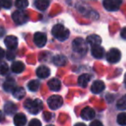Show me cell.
<instances>
[{
	"label": "cell",
	"mask_w": 126,
	"mask_h": 126,
	"mask_svg": "<svg viewBox=\"0 0 126 126\" xmlns=\"http://www.w3.org/2000/svg\"><path fill=\"white\" fill-rule=\"evenodd\" d=\"M24 107L28 110L30 113L35 115V114L39 113L42 109V102L40 99L36 98V99H27L24 102Z\"/></svg>",
	"instance_id": "cell-1"
},
{
	"label": "cell",
	"mask_w": 126,
	"mask_h": 126,
	"mask_svg": "<svg viewBox=\"0 0 126 126\" xmlns=\"http://www.w3.org/2000/svg\"><path fill=\"white\" fill-rule=\"evenodd\" d=\"M52 35L59 41H65L69 36V30L62 24H56L52 29Z\"/></svg>",
	"instance_id": "cell-2"
},
{
	"label": "cell",
	"mask_w": 126,
	"mask_h": 126,
	"mask_svg": "<svg viewBox=\"0 0 126 126\" xmlns=\"http://www.w3.org/2000/svg\"><path fill=\"white\" fill-rule=\"evenodd\" d=\"M73 49L74 52L78 53L80 54H86L87 52V42L86 41H85L83 38H76L73 42Z\"/></svg>",
	"instance_id": "cell-3"
},
{
	"label": "cell",
	"mask_w": 126,
	"mask_h": 126,
	"mask_svg": "<svg viewBox=\"0 0 126 126\" xmlns=\"http://www.w3.org/2000/svg\"><path fill=\"white\" fill-rule=\"evenodd\" d=\"M63 105V98L59 95H53L47 99V105L52 110H56Z\"/></svg>",
	"instance_id": "cell-4"
},
{
	"label": "cell",
	"mask_w": 126,
	"mask_h": 126,
	"mask_svg": "<svg viewBox=\"0 0 126 126\" xmlns=\"http://www.w3.org/2000/svg\"><path fill=\"white\" fill-rule=\"evenodd\" d=\"M12 19L16 24H24L28 21V15L23 11H16L12 14Z\"/></svg>",
	"instance_id": "cell-5"
},
{
	"label": "cell",
	"mask_w": 126,
	"mask_h": 126,
	"mask_svg": "<svg viewBox=\"0 0 126 126\" xmlns=\"http://www.w3.org/2000/svg\"><path fill=\"white\" fill-rule=\"evenodd\" d=\"M121 59V52L117 48H111L106 54V60L110 63H117Z\"/></svg>",
	"instance_id": "cell-6"
},
{
	"label": "cell",
	"mask_w": 126,
	"mask_h": 126,
	"mask_svg": "<svg viewBox=\"0 0 126 126\" xmlns=\"http://www.w3.org/2000/svg\"><path fill=\"white\" fill-rule=\"evenodd\" d=\"M122 1L120 0H105L104 1V7L108 11H118Z\"/></svg>",
	"instance_id": "cell-7"
},
{
	"label": "cell",
	"mask_w": 126,
	"mask_h": 126,
	"mask_svg": "<svg viewBox=\"0 0 126 126\" xmlns=\"http://www.w3.org/2000/svg\"><path fill=\"white\" fill-rule=\"evenodd\" d=\"M34 42L39 47H42L45 46L47 42V35L42 32H36L34 35Z\"/></svg>",
	"instance_id": "cell-8"
},
{
	"label": "cell",
	"mask_w": 126,
	"mask_h": 126,
	"mask_svg": "<svg viewBox=\"0 0 126 126\" xmlns=\"http://www.w3.org/2000/svg\"><path fill=\"white\" fill-rule=\"evenodd\" d=\"M4 44H5V46L10 50H14V49H16V47H17L18 40L14 35H8V36L4 39Z\"/></svg>",
	"instance_id": "cell-9"
},
{
	"label": "cell",
	"mask_w": 126,
	"mask_h": 126,
	"mask_svg": "<svg viewBox=\"0 0 126 126\" xmlns=\"http://www.w3.org/2000/svg\"><path fill=\"white\" fill-rule=\"evenodd\" d=\"M80 117H81V118H83L84 120L89 121L95 117V111L91 107H89V106L85 107V108L81 110Z\"/></svg>",
	"instance_id": "cell-10"
},
{
	"label": "cell",
	"mask_w": 126,
	"mask_h": 126,
	"mask_svg": "<svg viewBox=\"0 0 126 126\" xmlns=\"http://www.w3.org/2000/svg\"><path fill=\"white\" fill-rule=\"evenodd\" d=\"M105 87V83L102 80H95L91 86V91L94 94H98V93H100L101 92H103Z\"/></svg>",
	"instance_id": "cell-11"
},
{
	"label": "cell",
	"mask_w": 126,
	"mask_h": 126,
	"mask_svg": "<svg viewBox=\"0 0 126 126\" xmlns=\"http://www.w3.org/2000/svg\"><path fill=\"white\" fill-rule=\"evenodd\" d=\"M92 54L96 59H101L105 55V49L100 45L92 47Z\"/></svg>",
	"instance_id": "cell-12"
},
{
	"label": "cell",
	"mask_w": 126,
	"mask_h": 126,
	"mask_svg": "<svg viewBox=\"0 0 126 126\" xmlns=\"http://www.w3.org/2000/svg\"><path fill=\"white\" fill-rule=\"evenodd\" d=\"M102 39L98 35H91L86 38V42L87 44H90L92 47L94 46H99L101 44Z\"/></svg>",
	"instance_id": "cell-13"
},
{
	"label": "cell",
	"mask_w": 126,
	"mask_h": 126,
	"mask_svg": "<svg viewBox=\"0 0 126 126\" xmlns=\"http://www.w3.org/2000/svg\"><path fill=\"white\" fill-rule=\"evenodd\" d=\"M27 123L26 116L23 113H17L14 117V124L16 126H24Z\"/></svg>",
	"instance_id": "cell-14"
},
{
	"label": "cell",
	"mask_w": 126,
	"mask_h": 126,
	"mask_svg": "<svg viewBox=\"0 0 126 126\" xmlns=\"http://www.w3.org/2000/svg\"><path fill=\"white\" fill-rule=\"evenodd\" d=\"M50 74V70L46 66H40L38 68L36 69V75L39 78L42 79H45V78L48 77Z\"/></svg>",
	"instance_id": "cell-15"
},
{
	"label": "cell",
	"mask_w": 126,
	"mask_h": 126,
	"mask_svg": "<svg viewBox=\"0 0 126 126\" xmlns=\"http://www.w3.org/2000/svg\"><path fill=\"white\" fill-rule=\"evenodd\" d=\"M47 86L50 88V90H52V91H54V92L60 91V89H61V81L58 79H56V78L51 79L50 80L47 82Z\"/></svg>",
	"instance_id": "cell-16"
},
{
	"label": "cell",
	"mask_w": 126,
	"mask_h": 126,
	"mask_svg": "<svg viewBox=\"0 0 126 126\" xmlns=\"http://www.w3.org/2000/svg\"><path fill=\"white\" fill-rule=\"evenodd\" d=\"M25 69V66L21 61H15L11 65V70L15 74H21Z\"/></svg>",
	"instance_id": "cell-17"
},
{
	"label": "cell",
	"mask_w": 126,
	"mask_h": 126,
	"mask_svg": "<svg viewBox=\"0 0 126 126\" xmlns=\"http://www.w3.org/2000/svg\"><path fill=\"white\" fill-rule=\"evenodd\" d=\"M90 79H91V76H90L89 74H81V75L79 77V79H78L79 86H81V87H83V88L86 87L87 84L89 83Z\"/></svg>",
	"instance_id": "cell-18"
},
{
	"label": "cell",
	"mask_w": 126,
	"mask_h": 126,
	"mask_svg": "<svg viewBox=\"0 0 126 126\" xmlns=\"http://www.w3.org/2000/svg\"><path fill=\"white\" fill-rule=\"evenodd\" d=\"M53 61H54V65L58 67H64L67 63V57H65L64 55H56L55 57H54Z\"/></svg>",
	"instance_id": "cell-19"
},
{
	"label": "cell",
	"mask_w": 126,
	"mask_h": 126,
	"mask_svg": "<svg viewBox=\"0 0 126 126\" xmlns=\"http://www.w3.org/2000/svg\"><path fill=\"white\" fill-rule=\"evenodd\" d=\"M3 87L5 92H13V90L15 89V80L12 78H8L4 81Z\"/></svg>",
	"instance_id": "cell-20"
},
{
	"label": "cell",
	"mask_w": 126,
	"mask_h": 126,
	"mask_svg": "<svg viewBox=\"0 0 126 126\" xmlns=\"http://www.w3.org/2000/svg\"><path fill=\"white\" fill-rule=\"evenodd\" d=\"M17 110V107L12 102H8L4 105V112L8 115H13Z\"/></svg>",
	"instance_id": "cell-21"
},
{
	"label": "cell",
	"mask_w": 126,
	"mask_h": 126,
	"mask_svg": "<svg viewBox=\"0 0 126 126\" xmlns=\"http://www.w3.org/2000/svg\"><path fill=\"white\" fill-rule=\"evenodd\" d=\"M13 96L16 98V99H22L23 97L26 94V92H25L24 88L21 87V86H18V87H16L12 92Z\"/></svg>",
	"instance_id": "cell-22"
},
{
	"label": "cell",
	"mask_w": 126,
	"mask_h": 126,
	"mask_svg": "<svg viewBox=\"0 0 126 126\" xmlns=\"http://www.w3.org/2000/svg\"><path fill=\"white\" fill-rule=\"evenodd\" d=\"M35 5L40 11H44L49 5V1L47 0H36L35 2Z\"/></svg>",
	"instance_id": "cell-23"
},
{
	"label": "cell",
	"mask_w": 126,
	"mask_h": 126,
	"mask_svg": "<svg viewBox=\"0 0 126 126\" xmlns=\"http://www.w3.org/2000/svg\"><path fill=\"white\" fill-rule=\"evenodd\" d=\"M39 86H40V82L36 79H33V80L30 81L28 84V88L31 92H36Z\"/></svg>",
	"instance_id": "cell-24"
},
{
	"label": "cell",
	"mask_w": 126,
	"mask_h": 126,
	"mask_svg": "<svg viewBox=\"0 0 126 126\" xmlns=\"http://www.w3.org/2000/svg\"><path fill=\"white\" fill-rule=\"evenodd\" d=\"M117 107L119 110H126V94L117 101Z\"/></svg>",
	"instance_id": "cell-25"
},
{
	"label": "cell",
	"mask_w": 126,
	"mask_h": 126,
	"mask_svg": "<svg viewBox=\"0 0 126 126\" xmlns=\"http://www.w3.org/2000/svg\"><path fill=\"white\" fill-rule=\"evenodd\" d=\"M117 122L118 124L122 126L126 125V113L125 112H122V113L118 114L117 118Z\"/></svg>",
	"instance_id": "cell-26"
},
{
	"label": "cell",
	"mask_w": 126,
	"mask_h": 126,
	"mask_svg": "<svg viewBox=\"0 0 126 126\" xmlns=\"http://www.w3.org/2000/svg\"><path fill=\"white\" fill-rule=\"evenodd\" d=\"M8 70H9V67H8L7 63L1 61L0 62V74L4 75V74H6L8 73Z\"/></svg>",
	"instance_id": "cell-27"
},
{
	"label": "cell",
	"mask_w": 126,
	"mask_h": 126,
	"mask_svg": "<svg viewBox=\"0 0 126 126\" xmlns=\"http://www.w3.org/2000/svg\"><path fill=\"white\" fill-rule=\"evenodd\" d=\"M15 5L18 9H24V8H26L29 5V2L26 1V0H18V1H16Z\"/></svg>",
	"instance_id": "cell-28"
},
{
	"label": "cell",
	"mask_w": 126,
	"mask_h": 126,
	"mask_svg": "<svg viewBox=\"0 0 126 126\" xmlns=\"http://www.w3.org/2000/svg\"><path fill=\"white\" fill-rule=\"evenodd\" d=\"M11 4H12V3L11 1H9V0H2L0 2V5L2 6L3 8H4V9H10L11 7Z\"/></svg>",
	"instance_id": "cell-29"
},
{
	"label": "cell",
	"mask_w": 126,
	"mask_h": 126,
	"mask_svg": "<svg viewBox=\"0 0 126 126\" xmlns=\"http://www.w3.org/2000/svg\"><path fill=\"white\" fill-rule=\"evenodd\" d=\"M29 126H42V124H41L40 120H38L36 118H34L30 122Z\"/></svg>",
	"instance_id": "cell-30"
},
{
	"label": "cell",
	"mask_w": 126,
	"mask_h": 126,
	"mask_svg": "<svg viewBox=\"0 0 126 126\" xmlns=\"http://www.w3.org/2000/svg\"><path fill=\"white\" fill-rule=\"evenodd\" d=\"M90 126H104V125L102 124V123L100 122V121L95 120V121H93V122H92V123H91Z\"/></svg>",
	"instance_id": "cell-31"
},
{
	"label": "cell",
	"mask_w": 126,
	"mask_h": 126,
	"mask_svg": "<svg viewBox=\"0 0 126 126\" xmlns=\"http://www.w3.org/2000/svg\"><path fill=\"white\" fill-rule=\"evenodd\" d=\"M15 57V54L14 53H12L11 51H9V52L7 53V59L8 60H13Z\"/></svg>",
	"instance_id": "cell-32"
},
{
	"label": "cell",
	"mask_w": 126,
	"mask_h": 126,
	"mask_svg": "<svg viewBox=\"0 0 126 126\" xmlns=\"http://www.w3.org/2000/svg\"><path fill=\"white\" fill-rule=\"evenodd\" d=\"M121 36H122V38H124L126 40V27L121 30Z\"/></svg>",
	"instance_id": "cell-33"
},
{
	"label": "cell",
	"mask_w": 126,
	"mask_h": 126,
	"mask_svg": "<svg viewBox=\"0 0 126 126\" xmlns=\"http://www.w3.org/2000/svg\"><path fill=\"white\" fill-rule=\"evenodd\" d=\"M4 56V50L2 47H0V60L2 59Z\"/></svg>",
	"instance_id": "cell-34"
},
{
	"label": "cell",
	"mask_w": 126,
	"mask_h": 126,
	"mask_svg": "<svg viewBox=\"0 0 126 126\" xmlns=\"http://www.w3.org/2000/svg\"><path fill=\"white\" fill-rule=\"evenodd\" d=\"M4 120V113L0 110V123L3 122Z\"/></svg>",
	"instance_id": "cell-35"
},
{
	"label": "cell",
	"mask_w": 126,
	"mask_h": 126,
	"mask_svg": "<svg viewBox=\"0 0 126 126\" xmlns=\"http://www.w3.org/2000/svg\"><path fill=\"white\" fill-rule=\"evenodd\" d=\"M4 34H5V30H4V28H0V37H2Z\"/></svg>",
	"instance_id": "cell-36"
},
{
	"label": "cell",
	"mask_w": 126,
	"mask_h": 126,
	"mask_svg": "<svg viewBox=\"0 0 126 126\" xmlns=\"http://www.w3.org/2000/svg\"><path fill=\"white\" fill-rule=\"evenodd\" d=\"M74 126H86V125L83 124V123H78V124H76Z\"/></svg>",
	"instance_id": "cell-37"
},
{
	"label": "cell",
	"mask_w": 126,
	"mask_h": 126,
	"mask_svg": "<svg viewBox=\"0 0 126 126\" xmlns=\"http://www.w3.org/2000/svg\"><path fill=\"white\" fill-rule=\"evenodd\" d=\"M124 83H125V85H126V74H125V75H124Z\"/></svg>",
	"instance_id": "cell-38"
},
{
	"label": "cell",
	"mask_w": 126,
	"mask_h": 126,
	"mask_svg": "<svg viewBox=\"0 0 126 126\" xmlns=\"http://www.w3.org/2000/svg\"><path fill=\"white\" fill-rule=\"evenodd\" d=\"M47 126H54V125H52V124H48V125H47Z\"/></svg>",
	"instance_id": "cell-39"
},
{
	"label": "cell",
	"mask_w": 126,
	"mask_h": 126,
	"mask_svg": "<svg viewBox=\"0 0 126 126\" xmlns=\"http://www.w3.org/2000/svg\"><path fill=\"white\" fill-rule=\"evenodd\" d=\"M0 8H1V5H0Z\"/></svg>",
	"instance_id": "cell-40"
}]
</instances>
